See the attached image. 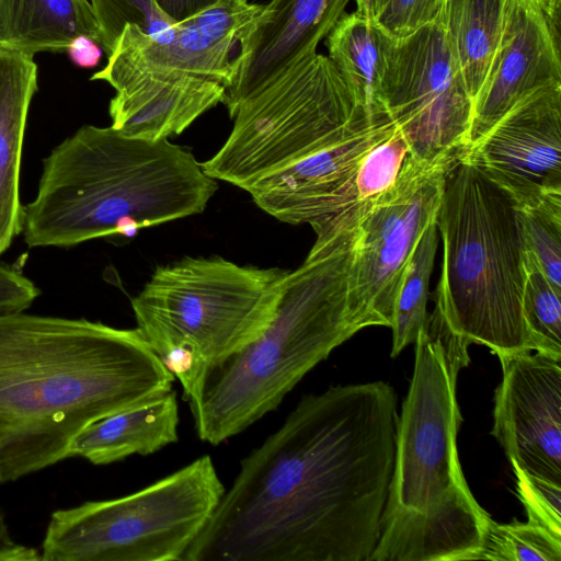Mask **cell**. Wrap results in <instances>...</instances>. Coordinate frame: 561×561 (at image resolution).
Returning <instances> with one entry per match:
<instances>
[{"instance_id": "6da1fadb", "label": "cell", "mask_w": 561, "mask_h": 561, "mask_svg": "<svg viewBox=\"0 0 561 561\" xmlns=\"http://www.w3.org/2000/svg\"><path fill=\"white\" fill-rule=\"evenodd\" d=\"M383 381L304 397L242 461L182 561H367L394 467Z\"/></svg>"}, {"instance_id": "7a4b0ae2", "label": "cell", "mask_w": 561, "mask_h": 561, "mask_svg": "<svg viewBox=\"0 0 561 561\" xmlns=\"http://www.w3.org/2000/svg\"><path fill=\"white\" fill-rule=\"evenodd\" d=\"M139 330L87 319L0 316V483L69 458L80 432L173 389Z\"/></svg>"}, {"instance_id": "3957f363", "label": "cell", "mask_w": 561, "mask_h": 561, "mask_svg": "<svg viewBox=\"0 0 561 561\" xmlns=\"http://www.w3.org/2000/svg\"><path fill=\"white\" fill-rule=\"evenodd\" d=\"M414 344L380 535L367 561L477 560L491 516L470 492L457 450L456 383L470 343L435 305Z\"/></svg>"}, {"instance_id": "277c9868", "label": "cell", "mask_w": 561, "mask_h": 561, "mask_svg": "<svg viewBox=\"0 0 561 561\" xmlns=\"http://www.w3.org/2000/svg\"><path fill=\"white\" fill-rule=\"evenodd\" d=\"M218 188L194 154L169 139L83 125L44 159L35 198L23 206L30 248H68L202 214Z\"/></svg>"}, {"instance_id": "5b68a950", "label": "cell", "mask_w": 561, "mask_h": 561, "mask_svg": "<svg viewBox=\"0 0 561 561\" xmlns=\"http://www.w3.org/2000/svg\"><path fill=\"white\" fill-rule=\"evenodd\" d=\"M358 222L287 272L265 331L214 368L192 411L201 440L219 445L274 411L316 365L364 329L348 304Z\"/></svg>"}, {"instance_id": "8992f818", "label": "cell", "mask_w": 561, "mask_h": 561, "mask_svg": "<svg viewBox=\"0 0 561 561\" xmlns=\"http://www.w3.org/2000/svg\"><path fill=\"white\" fill-rule=\"evenodd\" d=\"M463 151L448 164L436 214L443 262L435 305L470 344L497 356L535 351L522 314L526 247L518 208Z\"/></svg>"}, {"instance_id": "52a82bcc", "label": "cell", "mask_w": 561, "mask_h": 561, "mask_svg": "<svg viewBox=\"0 0 561 561\" xmlns=\"http://www.w3.org/2000/svg\"><path fill=\"white\" fill-rule=\"evenodd\" d=\"M287 272L218 256L158 266L131 299L137 329L163 364L210 373L265 331Z\"/></svg>"}, {"instance_id": "ba28073f", "label": "cell", "mask_w": 561, "mask_h": 561, "mask_svg": "<svg viewBox=\"0 0 561 561\" xmlns=\"http://www.w3.org/2000/svg\"><path fill=\"white\" fill-rule=\"evenodd\" d=\"M225 486L204 455L131 494L55 511L44 561H182Z\"/></svg>"}, {"instance_id": "9c48e42d", "label": "cell", "mask_w": 561, "mask_h": 561, "mask_svg": "<svg viewBox=\"0 0 561 561\" xmlns=\"http://www.w3.org/2000/svg\"><path fill=\"white\" fill-rule=\"evenodd\" d=\"M228 113L232 129L202 167L216 181L243 191L328 146L366 115L329 57L319 53L297 61Z\"/></svg>"}, {"instance_id": "30bf717a", "label": "cell", "mask_w": 561, "mask_h": 561, "mask_svg": "<svg viewBox=\"0 0 561 561\" xmlns=\"http://www.w3.org/2000/svg\"><path fill=\"white\" fill-rule=\"evenodd\" d=\"M453 159L426 162L409 153L393 185L358 205L348 304L363 328H390L405 268L424 229L436 218Z\"/></svg>"}, {"instance_id": "8fae6325", "label": "cell", "mask_w": 561, "mask_h": 561, "mask_svg": "<svg viewBox=\"0 0 561 561\" xmlns=\"http://www.w3.org/2000/svg\"><path fill=\"white\" fill-rule=\"evenodd\" d=\"M382 103L415 159L449 160L466 150L473 101L443 18L404 38L389 37Z\"/></svg>"}, {"instance_id": "7c38bea8", "label": "cell", "mask_w": 561, "mask_h": 561, "mask_svg": "<svg viewBox=\"0 0 561 561\" xmlns=\"http://www.w3.org/2000/svg\"><path fill=\"white\" fill-rule=\"evenodd\" d=\"M463 156L517 207L561 193V82L515 103Z\"/></svg>"}, {"instance_id": "4fadbf2b", "label": "cell", "mask_w": 561, "mask_h": 561, "mask_svg": "<svg viewBox=\"0 0 561 561\" xmlns=\"http://www.w3.org/2000/svg\"><path fill=\"white\" fill-rule=\"evenodd\" d=\"M390 117H358L334 141L254 182L244 191L279 221L308 224L317 231L356 206L354 179L364 156L392 133Z\"/></svg>"}, {"instance_id": "5bb4252c", "label": "cell", "mask_w": 561, "mask_h": 561, "mask_svg": "<svg viewBox=\"0 0 561 561\" xmlns=\"http://www.w3.org/2000/svg\"><path fill=\"white\" fill-rule=\"evenodd\" d=\"M263 4L249 0H218L179 22L174 38L153 42L138 26L124 27L106 65L90 78L108 82L133 73L188 75L230 84L239 42Z\"/></svg>"}, {"instance_id": "9a60e30c", "label": "cell", "mask_w": 561, "mask_h": 561, "mask_svg": "<svg viewBox=\"0 0 561 561\" xmlns=\"http://www.w3.org/2000/svg\"><path fill=\"white\" fill-rule=\"evenodd\" d=\"M530 352L497 356L503 378L491 434L511 463L561 485V357Z\"/></svg>"}, {"instance_id": "2e32d148", "label": "cell", "mask_w": 561, "mask_h": 561, "mask_svg": "<svg viewBox=\"0 0 561 561\" xmlns=\"http://www.w3.org/2000/svg\"><path fill=\"white\" fill-rule=\"evenodd\" d=\"M561 0H506L502 36L473 105L469 144L515 103L561 82Z\"/></svg>"}, {"instance_id": "e0dca14e", "label": "cell", "mask_w": 561, "mask_h": 561, "mask_svg": "<svg viewBox=\"0 0 561 561\" xmlns=\"http://www.w3.org/2000/svg\"><path fill=\"white\" fill-rule=\"evenodd\" d=\"M350 0H272L243 33L236 72L226 89L228 111L297 61L317 53Z\"/></svg>"}, {"instance_id": "ac0fdd59", "label": "cell", "mask_w": 561, "mask_h": 561, "mask_svg": "<svg viewBox=\"0 0 561 561\" xmlns=\"http://www.w3.org/2000/svg\"><path fill=\"white\" fill-rule=\"evenodd\" d=\"M107 83L115 90L108 105L111 126L126 136L153 141L182 134L222 103L227 89L199 77L146 72Z\"/></svg>"}, {"instance_id": "d6986e66", "label": "cell", "mask_w": 561, "mask_h": 561, "mask_svg": "<svg viewBox=\"0 0 561 561\" xmlns=\"http://www.w3.org/2000/svg\"><path fill=\"white\" fill-rule=\"evenodd\" d=\"M36 91L34 55L0 48V255L23 229L21 158L28 108Z\"/></svg>"}, {"instance_id": "ffe728a7", "label": "cell", "mask_w": 561, "mask_h": 561, "mask_svg": "<svg viewBox=\"0 0 561 561\" xmlns=\"http://www.w3.org/2000/svg\"><path fill=\"white\" fill-rule=\"evenodd\" d=\"M175 390L100 419L75 438L70 457L108 465L131 455L147 456L178 442Z\"/></svg>"}, {"instance_id": "44dd1931", "label": "cell", "mask_w": 561, "mask_h": 561, "mask_svg": "<svg viewBox=\"0 0 561 561\" xmlns=\"http://www.w3.org/2000/svg\"><path fill=\"white\" fill-rule=\"evenodd\" d=\"M79 35L100 42L89 0H0L2 49L62 51Z\"/></svg>"}, {"instance_id": "7402d4cb", "label": "cell", "mask_w": 561, "mask_h": 561, "mask_svg": "<svg viewBox=\"0 0 561 561\" xmlns=\"http://www.w3.org/2000/svg\"><path fill=\"white\" fill-rule=\"evenodd\" d=\"M389 37L368 10L344 13L325 37L328 57L373 118L389 117L382 103V79Z\"/></svg>"}, {"instance_id": "603a6c76", "label": "cell", "mask_w": 561, "mask_h": 561, "mask_svg": "<svg viewBox=\"0 0 561 561\" xmlns=\"http://www.w3.org/2000/svg\"><path fill=\"white\" fill-rule=\"evenodd\" d=\"M506 0H448L443 23L467 90L478 99L496 54Z\"/></svg>"}, {"instance_id": "cb8c5ba5", "label": "cell", "mask_w": 561, "mask_h": 561, "mask_svg": "<svg viewBox=\"0 0 561 561\" xmlns=\"http://www.w3.org/2000/svg\"><path fill=\"white\" fill-rule=\"evenodd\" d=\"M438 229L434 218L420 237L405 268L391 322V357L409 344H414L419 333L426 329L430 279L437 249Z\"/></svg>"}, {"instance_id": "d4e9b609", "label": "cell", "mask_w": 561, "mask_h": 561, "mask_svg": "<svg viewBox=\"0 0 561 561\" xmlns=\"http://www.w3.org/2000/svg\"><path fill=\"white\" fill-rule=\"evenodd\" d=\"M524 274L522 314L535 351L561 357V291L551 285L527 249Z\"/></svg>"}, {"instance_id": "484cf974", "label": "cell", "mask_w": 561, "mask_h": 561, "mask_svg": "<svg viewBox=\"0 0 561 561\" xmlns=\"http://www.w3.org/2000/svg\"><path fill=\"white\" fill-rule=\"evenodd\" d=\"M98 23L100 46L111 55L128 24L138 26L153 42H171L179 23L168 16L156 0H89Z\"/></svg>"}, {"instance_id": "4316f807", "label": "cell", "mask_w": 561, "mask_h": 561, "mask_svg": "<svg viewBox=\"0 0 561 561\" xmlns=\"http://www.w3.org/2000/svg\"><path fill=\"white\" fill-rule=\"evenodd\" d=\"M477 560L561 561V538L530 522L488 520Z\"/></svg>"}, {"instance_id": "83f0119b", "label": "cell", "mask_w": 561, "mask_h": 561, "mask_svg": "<svg viewBox=\"0 0 561 561\" xmlns=\"http://www.w3.org/2000/svg\"><path fill=\"white\" fill-rule=\"evenodd\" d=\"M517 208L526 249L535 255L551 285L561 291V193Z\"/></svg>"}, {"instance_id": "f1b7e54d", "label": "cell", "mask_w": 561, "mask_h": 561, "mask_svg": "<svg viewBox=\"0 0 561 561\" xmlns=\"http://www.w3.org/2000/svg\"><path fill=\"white\" fill-rule=\"evenodd\" d=\"M409 152L408 141L397 126L390 135L377 142L357 168L354 179L356 205H362L390 188Z\"/></svg>"}, {"instance_id": "f546056e", "label": "cell", "mask_w": 561, "mask_h": 561, "mask_svg": "<svg viewBox=\"0 0 561 561\" xmlns=\"http://www.w3.org/2000/svg\"><path fill=\"white\" fill-rule=\"evenodd\" d=\"M447 2L448 0H388L373 20L388 37L400 39L440 20Z\"/></svg>"}, {"instance_id": "4dcf8cb0", "label": "cell", "mask_w": 561, "mask_h": 561, "mask_svg": "<svg viewBox=\"0 0 561 561\" xmlns=\"http://www.w3.org/2000/svg\"><path fill=\"white\" fill-rule=\"evenodd\" d=\"M512 466L528 522L561 538V485L530 476L515 463Z\"/></svg>"}, {"instance_id": "1f68e13d", "label": "cell", "mask_w": 561, "mask_h": 561, "mask_svg": "<svg viewBox=\"0 0 561 561\" xmlns=\"http://www.w3.org/2000/svg\"><path fill=\"white\" fill-rule=\"evenodd\" d=\"M39 294L31 279L0 263V316L25 311Z\"/></svg>"}, {"instance_id": "d6a6232c", "label": "cell", "mask_w": 561, "mask_h": 561, "mask_svg": "<svg viewBox=\"0 0 561 561\" xmlns=\"http://www.w3.org/2000/svg\"><path fill=\"white\" fill-rule=\"evenodd\" d=\"M38 549L16 542L9 530L5 515L0 508V561H39Z\"/></svg>"}, {"instance_id": "836d02e7", "label": "cell", "mask_w": 561, "mask_h": 561, "mask_svg": "<svg viewBox=\"0 0 561 561\" xmlns=\"http://www.w3.org/2000/svg\"><path fill=\"white\" fill-rule=\"evenodd\" d=\"M66 51L76 66L93 68L100 62L103 49L93 38L79 35L70 42Z\"/></svg>"}, {"instance_id": "e575fe53", "label": "cell", "mask_w": 561, "mask_h": 561, "mask_svg": "<svg viewBox=\"0 0 561 561\" xmlns=\"http://www.w3.org/2000/svg\"><path fill=\"white\" fill-rule=\"evenodd\" d=\"M217 1L218 0H156L160 9L176 23L208 9Z\"/></svg>"}, {"instance_id": "d590c367", "label": "cell", "mask_w": 561, "mask_h": 561, "mask_svg": "<svg viewBox=\"0 0 561 561\" xmlns=\"http://www.w3.org/2000/svg\"><path fill=\"white\" fill-rule=\"evenodd\" d=\"M388 0H369L370 14L374 16Z\"/></svg>"}, {"instance_id": "8d00e7d4", "label": "cell", "mask_w": 561, "mask_h": 561, "mask_svg": "<svg viewBox=\"0 0 561 561\" xmlns=\"http://www.w3.org/2000/svg\"><path fill=\"white\" fill-rule=\"evenodd\" d=\"M356 9L368 10L370 12L369 0H354Z\"/></svg>"}]
</instances>
